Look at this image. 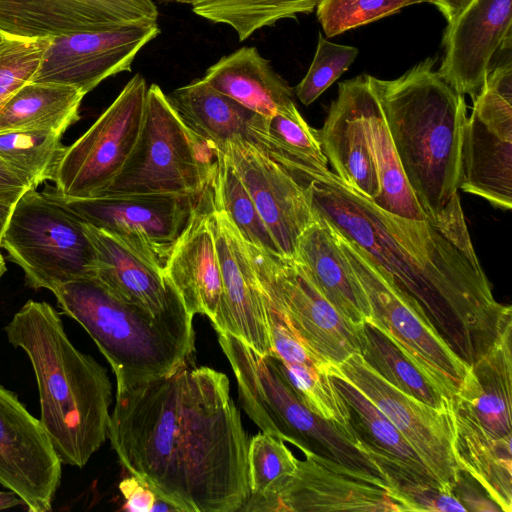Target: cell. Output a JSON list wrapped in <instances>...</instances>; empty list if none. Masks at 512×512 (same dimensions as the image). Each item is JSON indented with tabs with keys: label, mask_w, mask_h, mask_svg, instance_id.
Returning <instances> with one entry per match:
<instances>
[{
	"label": "cell",
	"mask_w": 512,
	"mask_h": 512,
	"mask_svg": "<svg viewBox=\"0 0 512 512\" xmlns=\"http://www.w3.org/2000/svg\"><path fill=\"white\" fill-rule=\"evenodd\" d=\"M108 439L122 466L177 512H240L249 437L226 374L187 361L117 389Z\"/></svg>",
	"instance_id": "obj_1"
},
{
	"label": "cell",
	"mask_w": 512,
	"mask_h": 512,
	"mask_svg": "<svg viewBox=\"0 0 512 512\" xmlns=\"http://www.w3.org/2000/svg\"><path fill=\"white\" fill-rule=\"evenodd\" d=\"M301 183L313 213L356 243L413 297L468 365L512 327L511 306L493 296L460 199L438 220L413 221L380 210L328 168L310 172Z\"/></svg>",
	"instance_id": "obj_2"
},
{
	"label": "cell",
	"mask_w": 512,
	"mask_h": 512,
	"mask_svg": "<svg viewBox=\"0 0 512 512\" xmlns=\"http://www.w3.org/2000/svg\"><path fill=\"white\" fill-rule=\"evenodd\" d=\"M4 331L30 360L40 421L59 458L83 468L108 438L112 386L105 368L74 346L45 301L28 300Z\"/></svg>",
	"instance_id": "obj_3"
},
{
	"label": "cell",
	"mask_w": 512,
	"mask_h": 512,
	"mask_svg": "<svg viewBox=\"0 0 512 512\" xmlns=\"http://www.w3.org/2000/svg\"><path fill=\"white\" fill-rule=\"evenodd\" d=\"M427 58L400 77L368 75L382 108L406 180L425 215L438 220L459 198L464 96Z\"/></svg>",
	"instance_id": "obj_4"
},
{
	"label": "cell",
	"mask_w": 512,
	"mask_h": 512,
	"mask_svg": "<svg viewBox=\"0 0 512 512\" xmlns=\"http://www.w3.org/2000/svg\"><path fill=\"white\" fill-rule=\"evenodd\" d=\"M52 293L62 313L84 328L109 362L117 389L170 374L191 360L193 317L154 316L96 277L70 281Z\"/></svg>",
	"instance_id": "obj_5"
},
{
	"label": "cell",
	"mask_w": 512,
	"mask_h": 512,
	"mask_svg": "<svg viewBox=\"0 0 512 512\" xmlns=\"http://www.w3.org/2000/svg\"><path fill=\"white\" fill-rule=\"evenodd\" d=\"M215 168L216 150L187 128L160 86L151 84L135 148L100 195L198 196Z\"/></svg>",
	"instance_id": "obj_6"
},
{
	"label": "cell",
	"mask_w": 512,
	"mask_h": 512,
	"mask_svg": "<svg viewBox=\"0 0 512 512\" xmlns=\"http://www.w3.org/2000/svg\"><path fill=\"white\" fill-rule=\"evenodd\" d=\"M234 376L242 407L262 432L384 480L378 462L356 434L308 409L272 356L249 354L235 367Z\"/></svg>",
	"instance_id": "obj_7"
},
{
	"label": "cell",
	"mask_w": 512,
	"mask_h": 512,
	"mask_svg": "<svg viewBox=\"0 0 512 512\" xmlns=\"http://www.w3.org/2000/svg\"><path fill=\"white\" fill-rule=\"evenodd\" d=\"M1 246L33 289L52 292L70 281L96 276V251L85 223L36 188L16 202Z\"/></svg>",
	"instance_id": "obj_8"
},
{
	"label": "cell",
	"mask_w": 512,
	"mask_h": 512,
	"mask_svg": "<svg viewBox=\"0 0 512 512\" xmlns=\"http://www.w3.org/2000/svg\"><path fill=\"white\" fill-rule=\"evenodd\" d=\"M334 231L369 300L371 318L367 321L383 331L451 400L469 365L441 336L413 297L400 289L356 243Z\"/></svg>",
	"instance_id": "obj_9"
},
{
	"label": "cell",
	"mask_w": 512,
	"mask_h": 512,
	"mask_svg": "<svg viewBox=\"0 0 512 512\" xmlns=\"http://www.w3.org/2000/svg\"><path fill=\"white\" fill-rule=\"evenodd\" d=\"M266 306L281 313L308 348L332 367L362 350V326L344 317L294 258L244 241Z\"/></svg>",
	"instance_id": "obj_10"
},
{
	"label": "cell",
	"mask_w": 512,
	"mask_h": 512,
	"mask_svg": "<svg viewBox=\"0 0 512 512\" xmlns=\"http://www.w3.org/2000/svg\"><path fill=\"white\" fill-rule=\"evenodd\" d=\"M148 86L136 73L93 125L66 147L50 188L64 199L90 198L118 176L137 143Z\"/></svg>",
	"instance_id": "obj_11"
},
{
	"label": "cell",
	"mask_w": 512,
	"mask_h": 512,
	"mask_svg": "<svg viewBox=\"0 0 512 512\" xmlns=\"http://www.w3.org/2000/svg\"><path fill=\"white\" fill-rule=\"evenodd\" d=\"M295 471L240 512H404L386 482L307 448Z\"/></svg>",
	"instance_id": "obj_12"
},
{
	"label": "cell",
	"mask_w": 512,
	"mask_h": 512,
	"mask_svg": "<svg viewBox=\"0 0 512 512\" xmlns=\"http://www.w3.org/2000/svg\"><path fill=\"white\" fill-rule=\"evenodd\" d=\"M43 192L83 222L108 233L163 272L177 239L203 193L198 196L100 195L64 199L54 193L50 186Z\"/></svg>",
	"instance_id": "obj_13"
},
{
	"label": "cell",
	"mask_w": 512,
	"mask_h": 512,
	"mask_svg": "<svg viewBox=\"0 0 512 512\" xmlns=\"http://www.w3.org/2000/svg\"><path fill=\"white\" fill-rule=\"evenodd\" d=\"M463 126L459 189L509 210L512 205V83L488 78Z\"/></svg>",
	"instance_id": "obj_14"
},
{
	"label": "cell",
	"mask_w": 512,
	"mask_h": 512,
	"mask_svg": "<svg viewBox=\"0 0 512 512\" xmlns=\"http://www.w3.org/2000/svg\"><path fill=\"white\" fill-rule=\"evenodd\" d=\"M332 372L357 387L396 427L433 476L453 492L460 469L453 453L450 409H435L395 388L360 354L332 367Z\"/></svg>",
	"instance_id": "obj_15"
},
{
	"label": "cell",
	"mask_w": 512,
	"mask_h": 512,
	"mask_svg": "<svg viewBox=\"0 0 512 512\" xmlns=\"http://www.w3.org/2000/svg\"><path fill=\"white\" fill-rule=\"evenodd\" d=\"M157 21L49 38L31 82L72 86L83 94L106 78L131 71L140 50L160 33Z\"/></svg>",
	"instance_id": "obj_16"
},
{
	"label": "cell",
	"mask_w": 512,
	"mask_h": 512,
	"mask_svg": "<svg viewBox=\"0 0 512 512\" xmlns=\"http://www.w3.org/2000/svg\"><path fill=\"white\" fill-rule=\"evenodd\" d=\"M62 464L40 419L0 384V485L16 493L28 511H51Z\"/></svg>",
	"instance_id": "obj_17"
},
{
	"label": "cell",
	"mask_w": 512,
	"mask_h": 512,
	"mask_svg": "<svg viewBox=\"0 0 512 512\" xmlns=\"http://www.w3.org/2000/svg\"><path fill=\"white\" fill-rule=\"evenodd\" d=\"M215 150L233 165L281 256L295 258L299 238L314 220L305 185L246 139Z\"/></svg>",
	"instance_id": "obj_18"
},
{
	"label": "cell",
	"mask_w": 512,
	"mask_h": 512,
	"mask_svg": "<svg viewBox=\"0 0 512 512\" xmlns=\"http://www.w3.org/2000/svg\"><path fill=\"white\" fill-rule=\"evenodd\" d=\"M152 0H0V31L13 38H50L157 21Z\"/></svg>",
	"instance_id": "obj_19"
},
{
	"label": "cell",
	"mask_w": 512,
	"mask_h": 512,
	"mask_svg": "<svg viewBox=\"0 0 512 512\" xmlns=\"http://www.w3.org/2000/svg\"><path fill=\"white\" fill-rule=\"evenodd\" d=\"M511 40L512 0H472L447 25L445 55L438 72L457 93L474 99L495 55L511 49Z\"/></svg>",
	"instance_id": "obj_20"
},
{
	"label": "cell",
	"mask_w": 512,
	"mask_h": 512,
	"mask_svg": "<svg viewBox=\"0 0 512 512\" xmlns=\"http://www.w3.org/2000/svg\"><path fill=\"white\" fill-rule=\"evenodd\" d=\"M211 216L223 287V332L269 355L273 345L267 307L246 244L213 195Z\"/></svg>",
	"instance_id": "obj_21"
},
{
	"label": "cell",
	"mask_w": 512,
	"mask_h": 512,
	"mask_svg": "<svg viewBox=\"0 0 512 512\" xmlns=\"http://www.w3.org/2000/svg\"><path fill=\"white\" fill-rule=\"evenodd\" d=\"M212 181L177 239L164 273L188 312L207 316L216 332H223V287L211 216Z\"/></svg>",
	"instance_id": "obj_22"
},
{
	"label": "cell",
	"mask_w": 512,
	"mask_h": 512,
	"mask_svg": "<svg viewBox=\"0 0 512 512\" xmlns=\"http://www.w3.org/2000/svg\"><path fill=\"white\" fill-rule=\"evenodd\" d=\"M363 79L361 75L339 83L338 96L317 135L333 173L373 201L380 185L361 111Z\"/></svg>",
	"instance_id": "obj_23"
},
{
	"label": "cell",
	"mask_w": 512,
	"mask_h": 512,
	"mask_svg": "<svg viewBox=\"0 0 512 512\" xmlns=\"http://www.w3.org/2000/svg\"><path fill=\"white\" fill-rule=\"evenodd\" d=\"M85 230L96 251L95 277L113 294L154 316L194 317L163 271L108 233L87 223Z\"/></svg>",
	"instance_id": "obj_24"
},
{
	"label": "cell",
	"mask_w": 512,
	"mask_h": 512,
	"mask_svg": "<svg viewBox=\"0 0 512 512\" xmlns=\"http://www.w3.org/2000/svg\"><path fill=\"white\" fill-rule=\"evenodd\" d=\"M512 328L469 365L451 407L496 439H512Z\"/></svg>",
	"instance_id": "obj_25"
},
{
	"label": "cell",
	"mask_w": 512,
	"mask_h": 512,
	"mask_svg": "<svg viewBox=\"0 0 512 512\" xmlns=\"http://www.w3.org/2000/svg\"><path fill=\"white\" fill-rule=\"evenodd\" d=\"M294 259L302 264L321 294L344 317L357 325L371 318L366 293L333 227L324 218L314 214L313 222L299 238Z\"/></svg>",
	"instance_id": "obj_26"
},
{
	"label": "cell",
	"mask_w": 512,
	"mask_h": 512,
	"mask_svg": "<svg viewBox=\"0 0 512 512\" xmlns=\"http://www.w3.org/2000/svg\"><path fill=\"white\" fill-rule=\"evenodd\" d=\"M203 79L245 108L272 117L294 104V92L256 47L244 46L211 65Z\"/></svg>",
	"instance_id": "obj_27"
},
{
	"label": "cell",
	"mask_w": 512,
	"mask_h": 512,
	"mask_svg": "<svg viewBox=\"0 0 512 512\" xmlns=\"http://www.w3.org/2000/svg\"><path fill=\"white\" fill-rule=\"evenodd\" d=\"M167 98L187 128L214 149L236 138L248 140L258 115L203 78L176 88Z\"/></svg>",
	"instance_id": "obj_28"
},
{
	"label": "cell",
	"mask_w": 512,
	"mask_h": 512,
	"mask_svg": "<svg viewBox=\"0 0 512 512\" xmlns=\"http://www.w3.org/2000/svg\"><path fill=\"white\" fill-rule=\"evenodd\" d=\"M361 111L380 185L373 204L388 214L407 220L430 219L419 206L406 180L382 108L366 74L361 88Z\"/></svg>",
	"instance_id": "obj_29"
},
{
	"label": "cell",
	"mask_w": 512,
	"mask_h": 512,
	"mask_svg": "<svg viewBox=\"0 0 512 512\" xmlns=\"http://www.w3.org/2000/svg\"><path fill=\"white\" fill-rule=\"evenodd\" d=\"M453 453L501 511L512 510V439H496L452 407Z\"/></svg>",
	"instance_id": "obj_30"
},
{
	"label": "cell",
	"mask_w": 512,
	"mask_h": 512,
	"mask_svg": "<svg viewBox=\"0 0 512 512\" xmlns=\"http://www.w3.org/2000/svg\"><path fill=\"white\" fill-rule=\"evenodd\" d=\"M247 141L297 180L314 169L328 168L317 130L307 124L295 103L272 117L258 114Z\"/></svg>",
	"instance_id": "obj_31"
},
{
	"label": "cell",
	"mask_w": 512,
	"mask_h": 512,
	"mask_svg": "<svg viewBox=\"0 0 512 512\" xmlns=\"http://www.w3.org/2000/svg\"><path fill=\"white\" fill-rule=\"evenodd\" d=\"M83 94L55 83L28 82L0 109V132L44 130L60 134L80 118Z\"/></svg>",
	"instance_id": "obj_32"
},
{
	"label": "cell",
	"mask_w": 512,
	"mask_h": 512,
	"mask_svg": "<svg viewBox=\"0 0 512 512\" xmlns=\"http://www.w3.org/2000/svg\"><path fill=\"white\" fill-rule=\"evenodd\" d=\"M330 377L347 403L351 426L363 443L415 476L440 483L396 427L357 387L336 372Z\"/></svg>",
	"instance_id": "obj_33"
},
{
	"label": "cell",
	"mask_w": 512,
	"mask_h": 512,
	"mask_svg": "<svg viewBox=\"0 0 512 512\" xmlns=\"http://www.w3.org/2000/svg\"><path fill=\"white\" fill-rule=\"evenodd\" d=\"M360 355L382 378L405 394L440 410H448L451 400L441 393L402 350L376 325L362 326Z\"/></svg>",
	"instance_id": "obj_34"
},
{
	"label": "cell",
	"mask_w": 512,
	"mask_h": 512,
	"mask_svg": "<svg viewBox=\"0 0 512 512\" xmlns=\"http://www.w3.org/2000/svg\"><path fill=\"white\" fill-rule=\"evenodd\" d=\"M321 0H193V12L229 25L244 41L257 30L299 13L312 12Z\"/></svg>",
	"instance_id": "obj_35"
},
{
	"label": "cell",
	"mask_w": 512,
	"mask_h": 512,
	"mask_svg": "<svg viewBox=\"0 0 512 512\" xmlns=\"http://www.w3.org/2000/svg\"><path fill=\"white\" fill-rule=\"evenodd\" d=\"M212 187L214 203L225 211L244 241L281 255L248 190L227 156L219 150H216Z\"/></svg>",
	"instance_id": "obj_36"
},
{
	"label": "cell",
	"mask_w": 512,
	"mask_h": 512,
	"mask_svg": "<svg viewBox=\"0 0 512 512\" xmlns=\"http://www.w3.org/2000/svg\"><path fill=\"white\" fill-rule=\"evenodd\" d=\"M66 150L61 135L44 130L0 132V157L26 175L36 188L46 180H54Z\"/></svg>",
	"instance_id": "obj_37"
},
{
	"label": "cell",
	"mask_w": 512,
	"mask_h": 512,
	"mask_svg": "<svg viewBox=\"0 0 512 512\" xmlns=\"http://www.w3.org/2000/svg\"><path fill=\"white\" fill-rule=\"evenodd\" d=\"M272 355L297 397L308 409L354 433L349 407L336 389L328 368L283 362Z\"/></svg>",
	"instance_id": "obj_38"
},
{
	"label": "cell",
	"mask_w": 512,
	"mask_h": 512,
	"mask_svg": "<svg viewBox=\"0 0 512 512\" xmlns=\"http://www.w3.org/2000/svg\"><path fill=\"white\" fill-rule=\"evenodd\" d=\"M363 446L372 458L378 462L391 496L400 503L404 512H466L454 493L440 483L415 476L377 454L365 443H363Z\"/></svg>",
	"instance_id": "obj_39"
},
{
	"label": "cell",
	"mask_w": 512,
	"mask_h": 512,
	"mask_svg": "<svg viewBox=\"0 0 512 512\" xmlns=\"http://www.w3.org/2000/svg\"><path fill=\"white\" fill-rule=\"evenodd\" d=\"M435 0H321L316 15L327 37L390 16L402 8Z\"/></svg>",
	"instance_id": "obj_40"
},
{
	"label": "cell",
	"mask_w": 512,
	"mask_h": 512,
	"mask_svg": "<svg viewBox=\"0 0 512 512\" xmlns=\"http://www.w3.org/2000/svg\"><path fill=\"white\" fill-rule=\"evenodd\" d=\"M297 459L281 438L265 432L254 435L248 446L250 497L266 493L291 475Z\"/></svg>",
	"instance_id": "obj_41"
},
{
	"label": "cell",
	"mask_w": 512,
	"mask_h": 512,
	"mask_svg": "<svg viewBox=\"0 0 512 512\" xmlns=\"http://www.w3.org/2000/svg\"><path fill=\"white\" fill-rule=\"evenodd\" d=\"M49 38L5 36L0 44V109L25 84L31 82Z\"/></svg>",
	"instance_id": "obj_42"
},
{
	"label": "cell",
	"mask_w": 512,
	"mask_h": 512,
	"mask_svg": "<svg viewBox=\"0 0 512 512\" xmlns=\"http://www.w3.org/2000/svg\"><path fill=\"white\" fill-rule=\"evenodd\" d=\"M358 53L356 47L330 42L319 33L312 63L306 75L295 87L297 98L305 106L312 104L348 70Z\"/></svg>",
	"instance_id": "obj_43"
},
{
	"label": "cell",
	"mask_w": 512,
	"mask_h": 512,
	"mask_svg": "<svg viewBox=\"0 0 512 512\" xmlns=\"http://www.w3.org/2000/svg\"><path fill=\"white\" fill-rule=\"evenodd\" d=\"M475 479L464 470H459L453 488L455 497L468 511H501L481 485H474Z\"/></svg>",
	"instance_id": "obj_44"
},
{
	"label": "cell",
	"mask_w": 512,
	"mask_h": 512,
	"mask_svg": "<svg viewBox=\"0 0 512 512\" xmlns=\"http://www.w3.org/2000/svg\"><path fill=\"white\" fill-rule=\"evenodd\" d=\"M119 490L125 499L124 509L132 512H153L159 497L145 483L132 475L119 484Z\"/></svg>",
	"instance_id": "obj_45"
},
{
	"label": "cell",
	"mask_w": 512,
	"mask_h": 512,
	"mask_svg": "<svg viewBox=\"0 0 512 512\" xmlns=\"http://www.w3.org/2000/svg\"><path fill=\"white\" fill-rule=\"evenodd\" d=\"M31 188V180L0 157V195L21 196Z\"/></svg>",
	"instance_id": "obj_46"
},
{
	"label": "cell",
	"mask_w": 512,
	"mask_h": 512,
	"mask_svg": "<svg viewBox=\"0 0 512 512\" xmlns=\"http://www.w3.org/2000/svg\"><path fill=\"white\" fill-rule=\"evenodd\" d=\"M471 2L472 0H435V5L450 24Z\"/></svg>",
	"instance_id": "obj_47"
},
{
	"label": "cell",
	"mask_w": 512,
	"mask_h": 512,
	"mask_svg": "<svg viewBox=\"0 0 512 512\" xmlns=\"http://www.w3.org/2000/svg\"><path fill=\"white\" fill-rule=\"evenodd\" d=\"M21 196L0 195V247L14 206Z\"/></svg>",
	"instance_id": "obj_48"
},
{
	"label": "cell",
	"mask_w": 512,
	"mask_h": 512,
	"mask_svg": "<svg viewBox=\"0 0 512 512\" xmlns=\"http://www.w3.org/2000/svg\"><path fill=\"white\" fill-rule=\"evenodd\" d=\"M24 506L22 499L13 491H0V510L10 509L16 506Z\"/></svg>",
	"instance_id": "obj_49"
},
{
	"label": "cell",
	"mask_w": 512,
	"mask_h": 512,
	"mask_svg": "<svg viewBox=\"0 0 512 512\" xmlns=\"http://www.w3.org/2000/svg\"><path fill=\"white\" fill-rule=\"evenodd\" d=\"M6 265L5 261L3 259V256L0 254V279L3 276V274L6 272Z\"/></svg>",
	"instance_id": "obj_50"
},
{
	"label": "cell",
	"mask_w": 512,
	"mask_h": 512,
	"mask_svg": "<svg viewBox=\"0 0 512 512\" xmlns=\"http://www.w3.org/2000/svg\"><path fill=\"white\" fill-rule=\"evenodd\" d=\"M162 2H170V3H181V4H192L193 0H160Z\"/></svg>",
	"instance_id": "obj_51"
},
{
	"label": "cell",
	"mask_w": 512,
	"mask_h": 512,
	"mask_svg": "<svg viewBox=\"0 0 512 512\" xmlns=\"http://www.w3.org/2000/svg\"><path fill=\"white\" fill-rule=\"evenodd\" d=\"M5 36L2 34V32L0 31V44L1 42L4 40Z\"/></svg>",
	"instance_id": "obj_52"
}]
</instances>
